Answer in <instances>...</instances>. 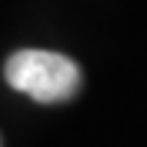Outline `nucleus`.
<instances>
[{
    "mask_svg": "<svg viewBox=\"0 0 147 147\" xmlns=\"http://www.w3.org/2000/svg\"><path fill=\"white\" fill-rule=\"evenodd\" d=\"M5 82L38 104H63L76 95L82 74L65 55L47 49H22L5 60Z\"/></svg>",
    "mask_w": 147,
    "mask_h": 147,
    "instance_id": "f257e3e1",
    "label": "nucleus"
}]
</instances>
